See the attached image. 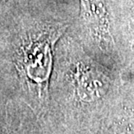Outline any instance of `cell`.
Returning <instances> with one entry per match:
<instances>
[{"instance_id": "obj_1", "label": "cell", "mask_w": 134, "mask_h": 134, "mask_svg": "<svg viewBox=\"0 0 134 134\" xmlns=\"http://www.w3.org/2000/svg\"><path fill=\"white\" fill-rule=\"evenodd\" d=\"M55 33H42L30 43L24 45L19 54L20 61L25 68L27 75L36 82L46 81L50 72L51 51L55 40Z\"/></svg>"}]
</instances>
